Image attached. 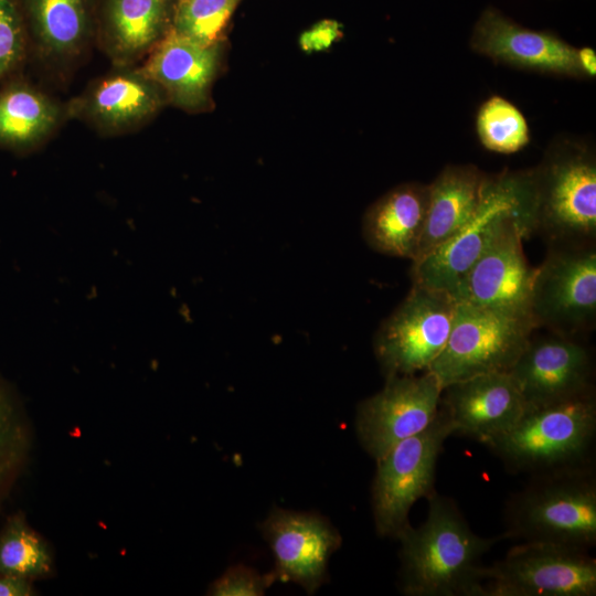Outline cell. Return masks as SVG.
Segmentation results:
<instances>
[{
	"label": "cell",
	"instance_id": "cell-21",
	"mask_svg": "<svg viewBox=\"0 0 596 596\" xmlns=\"http://www.w3.org/2000/svg\"><path fill=\"white\" fill-rule=\"evenodd\" d=\"M429 188L416 182L393 188L365 212L362 235L374 251L415 259L428 206Z\"/></svg>",
	"mask_w": 596,
	"mask_h": 596
},
{
	"label": "cell",
	"instance_id": "cell-9",
	"mask_svg": "<svg viewBox=\"0 0 596 596\" xmlns=\"http://www.w3.org/2000/svg\"><path fill=\"white\" fill-rule=\"evenodd\" d=\"M523 238L522 214L518 211L504 214L453 297L535 326L531 315L535 268L528 263Z\"/></svg>",
	"mask_w": 596,
	"mask_h": 596
},
{
	"label": "cell",
	"instance_id": "cell-24",
	"mask_svg": "<svg viewBox=\"0 0 596 596\" xmlns=\"http://www.w3.org/2000/svg\"><path fill=\"white\" fill-rule=\"evenodd\" d=\"M33 427L15 386L0 376V508L30 460Z\"/></svg>",
	"mask_w": 596,
	"mask_h": 596
},
{
	"label": "cell",
	"instance_id": "cell-16",
	"mask_svg": "<svg viewBox=\"0 0 596 596\" xmlns=\"http://www.w3.org/2000/svg\"><path fill=\"white\" fill-rule=\"evenodd\" d=\"M262 531L275 556L276 579L316 592L324 581L329 557L341 545L338 531L318 514L278 508Z\"/></svg>",
	"mask_w": 596,
	"mask_h": 596
},
{
	"label": "cell",
	"instance_id": "cell-29",
	"mask_svg": "<svg viewBox=\"0 0 596 596\" xmlns=\"http://www.w3.org/2000/svg\"><path fill=\"white\" fill-rule=\"evenodd\" d=\"M274 573L260 575L255 570L236 565L230 567L209 588L215 596H258L263 595L274 582Z\"/></svg>",
	"mask_w": 596,
	"mask_h": 596
},
{
	"label": "cell",
	"instance_id": "cell-26",
	"mask_svg": "<svg viewBox=\"0 0 596 596\" xmlns=\"http://www.w3.org/2000/svg\"><path fill=\"white\" fill-rule=\"evenodd\" d=\"M476 130L482 146L499 153L517 152L530 141L524 116L513 104L500 96H492L480 106Z\"/></svg>",
	"mask_w": 596,
	"mask_h": 596
},
{
	"label": "cell",
	"instance_id": "cell-19",
	"mask_svg": "<svg viewBox=\"0 0 596 596\" xmlns=\"http://www.w3.org/2000/svg\"><path fill=\"white\" fill-rule=\"evenodd\" d=\"M470 46L479 54L513 67L583 77L576 47L551 32L525 29L494 8L486 9L479 17Z\"/></svg>",
	"mask_w": 596,
	"mask_h": 596
},
{
	"label": "cell",
	"instance_id": "cell-5",
	"mask_svg": "<svg viewBox=\"0 0 596 596\" xmlns=\"http://www.w3.org/2000/svg\"><path fill=\"white\" fill-rule=\"evenodd\" d=\"M535 330L529 321L457 301L447 343L427 371L441 389L480 374L509 372Z\"/></svg>",
	"mask_w": 596,
	"mask_h": 596
},
{
	"label": "cell",
	"instance_id": "cell-27",
	"mask_svg": "<svg viewBox=\"0 0 596 596\" xmlns=\"http://www.w3.org/2000/svg\"><path fill=\"white\" fill-rule=\"evenodd\" d=\"M241 0H177L171 31L196 43L224 41V31Z\"/></svg>",
	"mask_w": 596,
	"mask_h": 596
},
{
	"label": "cell",
	"instance_id": "cell-17",
	"mask_svg": "<svg viewBox=\"0 0 596 596\" xmlns=\"http://www.w3.org/2000/svg\"><path fill=\"white\" fill-rule=\"evenodd\" d=\"M224 41L204 45L170 32L152 49L140 70L157 83L171 104L190 113L209 110Z\"/></svg>",
	"mask_w": 596,
	"mask_h": 596
},
{
	"label": "cell",
	"instance_id": "cell-30",
	"mask_svg": "<svg viewBox=\"0 0 596 596\" xmlns=\"http://www.w3.org/2000/svg\"><path fill=\"white\" fill-rule=\"evenodd\" d=\"M343 36L342 25L336 20H321L302 32L299 36V46L306 53L329 49Z\"/></svg>",
	"mask_w": 596,
	"mask_h": 596
},
{
	"label": "cell",
	"instance_id": "cell-13",
	"mask_svg": "<svg viewBox=\"0 0 596 596\" xmlns=\"http://www.w3.org/2000/svg\"><path fill=\"white\" fill-rule=\"evenodd\" d=\"M168 105L161 87L139 67L114 66L65 103L67 119L81 120L104 136L127 134Z\"/></svg>",
	"mask_w": 596,
	"mask_h": 596
},
{
	"label": "cell",
	"instance_id": "cell-15",
	"mask_svg": "<svg viewBox=\"0 0 596 596\" xmlns=\"http://www.w3.org/2000/svg\"><path fill=\"white\" fill-rule=\"evenodd\" d=\"M29 57L66 79L95 42L97 0H20Z\"/></svg>",
	"mask_w": 596,
	"mask_h": 596
},
{
	"label": "cell",
	"instance_id": "cell-6",
	"mask_svg": "<svg viewBox=\"0 0 596 596\" xmlns=\"http://www.w3.org/2000/svg\"><path fill=\"white\" fill-rule=\"evenodd\" d=\"M454 429L445 413L423 432L393 446L376 460L372 483V511L381 536L397 538L409 525L412 505L435 489L438 456Z\"/></svg>",
	"mask_w": 596,
	"mask_h": 596
},
{
	"label": "cell",
	"instance_id": "cell-4",
	"mask_svg": "<svg viewBox=\"0 0 596 596\" xmlns=\"http://www.w3.org/2000/svg\"><path fill=\"white\" fill-rule=\"evenodd\" d=\"M504 539L589 551L596 545V471L529 478L504 508Z\"/></svg>",
	"mask_w": 596,
	"mask_h": 596
},
{
	"label": "cell",
	"instance_id": "cell-10",
	"mask_svg": "<svg viewBox=\"0 0 596 596\" xmlns=\"http://www.w3.org/2000/svg\"><path fill=\"white\" fill-rule=\"evenodd\" d=\"M531 315L536 328L576 338L596 318V247L550 246L535 268Z\"/></svg>",
	"mask_w": 596,
	"mask_h": 596
},
{
	"label": "cell",
	"instance_id": "cell-32",
	"mask_svg": "<svg viewBox=\"0 0 596 596\" xmlns=\"http://www.w3.org/2000/svg\"><path fill=\"white\" fill-rule=\"evenodd\" d=\"M576 58L583 77H595L596 75V53L592 47L576 49Z\"/></svg>",
	"mask_w": 596,
	"mask_h": 596
},
{
	"label": "cell",
	"instance_id": "cell-2",
	"mask_svg": "<svg viewBox=\"0 0 596 596\" xmlns=\"http://www.w3.org/2000/svg\"><path fill=\"white\" fill-rule=\"evenodd\" d=\"M595 392L526 406L505 433L483 443L513 473L529 478L595 469Z\"/></svg>",
	"mask_w": 596,
	"mask_h": 596
},
{
	"label": "cell",
	"instance_id": "cell-12",
	"mask_svg": "<svg viewBox=\"0 0 596 596\" xmlns=\"http://www.w3.org/2000/svg\"><path fill=\"white\" fill-rule=\"evenodd\" d=\"M441 390L428 371L387 376L384 387L358 406L361 445L379 460L397 443L426 429L439 414Z\"/></svg>",
	"mask_w": 596,
	"mask_h": 596
},
{
	"label": "cell",
	"instance_id": "cell-8",
	"mask_svg": "<svg viewBox=\"0 0 596 596\" xmlns=\"http://www.w3.org/2000/svg\"><path fill=\"white\" fill-rule=\"evenodd\" d=\"M456 306L445 290L412 285L374 337V353L385 377L428 370L447 343Z\"/></svg>",
	"mask_w": 596,
	"mask_h": 596
},
{
	"label": "cell",
	"instance_id": "cell-1",
	"mask_svg": "<svg viewBox=\"0 0 596 596\" xmlns=\"http://www.w3.org/2000/svg\"><path fill=\"white\" fill-rule=\"evenodd\" d=\"M426 520L407 525L401 543L400 588L407 596H478L482 556L502 534H476L455 501L433 491Z\"/></svg>",
	"mask_w": 596,
	"mask_h": 596
},
{
	"label": "cell",
	"instance_id": "cell-18",
	"mask_svg": "<svg viewBox=\"0 0 596 596\" xmlns=\"http://www.w3.org/2000/svg\"><path fill=\"white\" fill-rule=\"evenodd\" d=\"M440 408L454 434L483 444L510 429L524 413L526 403L509 372H493L445 386Z\"/></svg>",
	"mask_w": 596,
	"mask_h": 596
},
{
	"label": "cell",
	"instance_id": "cell-25",
	"mask_svg": "<svg viewBox=\"0 0 596 596\" xmlns=\"http://www.w3.org/2000/svg\"><path fill=\"white\" fill-rule=\"evenodd\" d=\"M0 573L33 583L54 574L51 547L22 511L10 514L0 530Z\"/></svg>",
	"mask_w": 596,
	"mask_h": 596
},
{
	"label": "cell",
	"instance_id": "cell-11",
	"mask_svg": "<svg viewBox=\"0 0 596 596\" xmlns=\"http://www.w3.org/2000/svg\"><path fill=\"white\" fill-rule=\"evenodd\" d=\"M525 199L524 171L489 177L482 202L467 224L437 248L412 262V283L445 290L453 296L498 221L504 214L518 211L523 222Z\"/></svg>",
	"mask_w": 596,
	"mask_h": 596
},
{
	"label": "cell",
	"instance_id": "cell-28",
	"mask_svg": "<svg viewBox=\"0 0 596 596\" xmlns=\"http://www.w3.org/2000/svg\"><path fill=\"white\" fill-rule=\"evenodd\" d=\"M29 57L20 0H0V83L17 74Z\"/></svg>",
	"mask_w": 596,
	"mask_h": 596
},
{
	"label": "cell",
	"instance_id": "cell-31",
	"mask_svg": "<svg viewBox=\"0 0 596 596\" xmlns=\"http://www.w3.org/2000/svg\"><path fill=\"white\" fill-rule=\"evenodd\" d=\"M36 595L33 582L0 573V596Z\"/></svg>",
	"mask_w": 596,
	"mask_h": 596
},
{
	"label": "cell",
	"instance_id": "cell-23",
	"mask_svg": "<svg viewBox=\"0 0 596 596\" xmlns=\"http://www.w3.org/2000/svg\"><path fill=\"white\" fill-rule=\"evenodd\" d=\"M14 75L0 86V147L25 153L42 146L67 117L65 104Z\"/></svg>",
	"mask_w": 596,
	"mask_h": 596
},
{
	"label": "cell",
	"instance_id": "cell-7",
	"mask_svg": "<svg viewBox=\"0 0 596 596\" xmlns=\"http://www.w3.org/2000/svg\"><path fill=\"white\" fill-rule=\"evenodd\" d=\"M596 560L589 551L520 542L480 571L478 596H594Z\"/></svg>",
	"mask_w": 596,
	"mask_h": 596
},
{
	"label": "cell",
	"instance_id": "cell-20",
	"mask_svg": "<svg viewBox=\"0 0 596 596\" xmlns=\"http://www.w3.org/2000/svg\"><path fill=\"white\" fill-rule=\"evenodd\" d=\"M177 0H97L95 42L113 66H134L170 32Z\"/></svg>",
	"mask_w": 596,
	"mask_h": 596
},
{
	"label": "cell",
	"instance_id": "cell-14",
	"mask_svg": "<svg viewBox=\"0 0 596 596\" xmlns=\"http://www.w3.org/2000/svg\"><path fill=\"white\" fill-rule=\"evenodd\" d=\"M509 373L526 406L595 392L592 352L576 338L553 332L532 334Z\"/></svg>",
	"mask_w": 596,
	"mask_h": 596
},
{
	"label": "cell",
	"instance_id": "cell-22",
	"mask_svg": "<svg viewBox=\"0 0 596 596\" xmlns=\"http://www.w3.org/2000/svg\"><path fill=\"white\" fill-rule=\"evenodd\" d=\"M489 177L478 168L447 166L428 184V206L416 257H424L454 236L482 202Z\"/></svg>",
	"mask_w": 596,
	"mask_h": 596
},
{
	"label": "cell",
	"instance_id": "cell-3",
	"mask_svg": "<svg viewBox=\"0 0 596 596\" xmlns=\"http://www.w3.org/2000/svg\"><path fill=\"white\" fill-rule=\"evenodd\" d=\"M525 236L550 246H595L596 161L577 145L555 147L535 169L524 171Z\"/></svg>",
	"mask_w": 596,
	"mask_h": 596
}]
</instances>
